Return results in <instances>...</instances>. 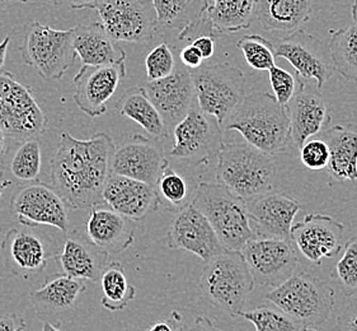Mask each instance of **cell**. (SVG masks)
Listing matches in <instances>:
<instances>
[{
	"instance_id": "4dcf8cb0",
	"label": "cell",
	"mask_w": 357,
	"mask_h": 331,
	"mask_svg": "<svg viewBox=\"0 0 357 331\" xmlns=\"http://www.w3.org/2000/svg\"><path fill=\"white\" fill-rule=\"evenodd\" d=\"M86 290L83 281L59 275L46 281L41 288L31 292L29 298L40 316H56L73 310L80 295Z\"/></svg>"
},
{
	"instance_id": "ffe728a7",
	"label": "cell",
	"mask_w": 357,
	"mask_h": 331,
	"mask_svg": "<svg viewBox=\"0 0 357 331\" xmlns=\"http://www.w3.org/2000/svg\"><path fill=\"white\" fill-rule=\"evenodd\" d=\"M144 89L160 112L167 128H174L195 106L196 91L187 68H177L165 80L148 82Z\"/></svg>"
},
{
	"instance_id": "7a4b0ae2",
	"label": "cell",
	"mask_w": 357,
	"mask_h": 331,
	"mask_svg": "<svg viewBox=\"0 0 357 331\" xmlns=\"http://www.w3.org/2000/svg\"><path fill=\"white\" fill-rule=\"evenodd\" d=\"M220 128L241 133L248 145L271 157L287 151L293 143L287 110L267 92L245 94Z\"/></svg>"
},
{
	"instance_id": "5b68a950",
	"label": "cell",
	"mask_w": 357,
	"mask_h": 331,
	"mask_svg": "<svg viewBox=\"0 0 357 331\" xmlns=\"http://www.w3.org/2000/svg\"><path fill=\"white\" fill-rule=\"evenodd\" d=\"M255 278L241 251H224L207 261L199 288L215 307L236 318L255 288Z\"/></svg>"
},
{
	"instance_id": "6da1fadb",
	"label": "cell",
	"mask_w": 357,
	"mask_h": 331,
	"mask_svg": "<svg viewBox=\"0 0 357 331\" xmlns=\"http://www.w3.org/2000/svg\"><path fill=\"white\" fill-rule=\"evenodd\" d=\"M114 139L107 133H96L80 140L65 131L51 159L52 187L69 208L88 210L103 203V191L112 175Z\"/></svg>"
},
{
	"instance_id": "f35d334b",
	"label": "cell",
	"mask_w": 357,
	"mask_h": 331,
	"mask_svg": "<svg viewBox=\"0 0 357 331\" xmlns=\"http://www.w3.org/2000/svg\"><path fill=\"white\" fill-rule=\"evenodd\" d=\"M338 286L347 297L357 295V237L349 240L335 267Z\"/></svg>"
},
{
	"instance_id": "ac0fdd59",
	"label": "cell",
	"mask_w": 357,
	"mask_h": 331,
	"mask_svg": "<svg viewBox=\"0 0 357 331\" xmlns=\"http://www.w3.org/2000/svg\"><path fill=\"white\" fill-rule=\"evenodd\" d=\"M344 226L332 216L307 214L293 226L291 242L310 263L319 265L341 251Z\"/></svg>"
},
{
	"instance_id": "816d5d0a",
	"label": "cell",
	"mask_w": 357,
	"mask_h": 331,
	"mask_svg": "<svg viewBox=\"0 0 357 331\" xmlns=\"http://www.w3.org/2000/svg\"><path fill=\"white\" fill-rule=\"evenodd\" d=\"M7 134L0 128V156L7 149Z\"/></svg>"
},
{
	"instance_id": "277c9868",
	"label": "cell",
	"mask_w": 357,
	"mask_h": 331,
	"mask_svg": "<svg viewBox=\"0 0 357 331\" xmlns=\"http://www.w3.org/2000/svg\"><path fill=\"white\" fill-rule=\"evenodd\" d=\"M275 172L271 156L248 143L224 145L218 154V184L245 202L271 193Z\"/></svg>"
},
{
	"instance_id": "4316f807",
	"label": "cell",
	"mask_w": 357,
	"mask_h": 331,
	"mask_svg": "<svg viewBox=\"0 0 357 331\" xmlns=\"http://www.w3.org/2000/svg\"><path fill=\"white\" fill-rule=\"evenodd\" d=\"M72 29L74 50L83 65L98 66L112 64L126 57L121 47L116 49L114 40L108 35L102 22L77 24Z\"/></svg>"
},
{
	"instance_id": "83f0119b",
	"label": "cell",
	"mask_w": 357,
	"mask_h": 331,
	"mask_svg": "<svg viewBox=\"0 0 357 331\" xmlns=\"http://www.w3.org/2000/svg\"><path fill=\"white\" fill-rule=\"evenodd\" d=\"M313 0H258L256 18L262 29L294 34L310 20Z\"/></svg>"
},
{
	"instance_id": "f546056e",
	"label": "cell",
	"mask_w": 357,
	"mask_h": 331,
	"mask_svg": "<svg viewBox=\"0 0 357 331\" xmlns=\"http://www.w3.org/2000/svg\"><path fill=\"white\" fill-rule=\"evenodd\" d=\"M158 26L178 34L179 41L192 36L204 23L207 0H153Z\"/></svg>"
},
{
	"instance_id": "836d02e7",
	"label": "cell",
	"mask_w": 357,
	"mask_h": 331,
	"mask_svg": "<svg viewBox=\"0 0 357 331\" xmlns=\"http://www.w3.org/2000/svg\"><path fill=\"white\" fill-rule=\"evenodd\" d=\"M102 297L100 303L108 311L125 310L136 295V289L131 286L120 263L111 261L100 277Z\"/></svg>"
},
{
	"instance_id": "ba28073f",
	"label": "cell",
	"mask_w": 357,
	"mask_h": 331,
	"mask_svg": "<svg viewBox=\"0 0 357 331\" xmlns=\"http://www.w3.org/2000/svg\"><path fill=\"white\" fill-rule=\"evenodd\" d=\"M190 73L199 108L202 112L216 119L222 126L245 97L243 72L229 63H215L202 64Z\"/></svg>"
},
{
	"instance_id": "6f0895ef",
	"label": "cell",
	"mask_w": 357,
	"mask_h": 331,
	"mask_svg": "<svg viewBox=\"0 0 357 331\" xmlns=\"http://www.w3.org/2000/svg\"><path fill=\"white\" fill-rule=\"evenodd\" d=\"M303 331H317V330H314V329H310V328H305V329H304V330Z\"/></svg>"
},
{
	"instance_id": "e575fe53",
	"label": "cell",
	"mask_w": 357,
	"mask_h": 331,
	"mask_svg": "<svg viewBox=\"0 0 357 331\" xmlns=\"http://www.w3.org/2000/svg\"><path fill=\"white\" fill-rule=\"evenodd\" d=\"M43 156L40 139L23 140L17 145L8 165L10 176L18 182H35L41 173Z\"/></svg>"
},
{
	"instance_id": "7c38bea8",
	"label": "cell",
	"mask_w": 357,
	"mask_h": 331,
	"mask_svg": "<svg viewBox=\"0 0 357 331\" xmlns=\"http://www.w3.org/2000/svg\"><path fill=\"white\" fill-rule=\"evenodd\" d=\"M10 209L24 227L51 226L65 233L70 230L66 203L54 187L43 182L21 187L10 200Z\"/></svg>"
},
{
	"instance_id": "ab89813d",
	"label": "cell",
	"mask_w": 357,
	"mask_h": 331,
	"mask_svg": "<svg viewBox=\"0 0 357 331\" xmlns=\"http://www.w3.org/2000/svg\"><path fill=\"white\" fill-rule=\"evenodd\" d=\"M145 68L148 82L165 80L177 69L174 55L168 43H160L146 55Z\"/></svg>"
},
{
	"instance_id": "bcb514c9",
	"label": "cell",
	"mask_w": 357,
	"mask_h": 331,
	"mask_svg": "<svg viewBox=\"0 0 357 331\" xmlns=\"http://www.w3.org/2000/svg\"><path fill=\"white\" fill-rule=\"evenodd\" d=\"M183 326V317L177 311H173L168 318L153 325L148 331H182Z\"/></svg>"
},
{
	"instance_id": "603a6c76",
	"label": "cell",
	"mask_w": 357,
	"mask_h": 331,
	"mask_svg": "<svg viewBox=\"0 0 357 331\" xmlns=\"http://www.w3.org/2000/svg\"><path fill=\"white\" fill-rule=\"evenodd\" d=\"M0 250L8 270L24 277L43 272L52 256L41 233L18 228L8 230Z\"/></svg>"
},
{
	"instance_id": "c3c4849f",
	"label": "cell",
	"mask_w": 357,
	"mask_h": 331,
	"mask_svg": "<svg viewBox=\"0 0 357 331\" xmlns=\"http://www.w3.org/2000/svg\"><path fill=\"white\" fill-rule=\"evenodd\" d=\"M182 331H222L215 326L214 323L207 317H196L192 324L183 326Z\"/></svg>"
},
{
	"instance_id": "d4e9b609",
	"label": "cell",
	"mask_w": 357,
	"mask_h": 331,
	"mask_svg": "<svg viewBox=\"0 0 357 331\" xmlns=\"http://www.w3.org/2000/svg\"><path fill=\"white\" fill-rule=\"evenodd\" d=\"M137 221L122 216L112 209H91L86 236L103 251L117 255L134 244Z\"/></svg>"
},
{
	"instance_id": "f6af8a7d",
	"label": "cell",
	"mask_w": 357,
	"mask_h": 331,
	"mask_svg": "<svg viewBox=\"0 0 357 331\" xmlns=\"http://www.w3.org/2000/svg\"><path fill=\"white\" fill-rule=\"evenodd\" d=\"M215 43H216V37L211 34L200 35V36L191 38V45L200 51L204 60H207L214 55Z\"/></svg>"
},
{
	"instance_id": "b9f144b4",
	"label": "cell",
	"mask_w": 357,
	"mask_h": 331,
	"mask_svg": "<svg viewBox=\"0 0 357 331\" xmlns=\"http://www.w3.org/2000/svg\"><path fill=\"white\" fill-rule=\"evenodd\" d=\"M329 159L331 153L328 145L321 138L307 140L301 148V161L309 170L319 171L327 168Z\"/></svg>"
},
{
	"instance_id": "1f68e13d",
	"label": "cell",
	"mask_w": 357,
	"mask_h": 331,
	"mask_svg": "<svg viewBox=\"0 0 357 331\" xmlns=\"http://www.w3.org/2000/svg\"><path fill=\"white\" fill-rule=\"evenodd\" d=\"M116 110L121 115L139 124L151 138L168 137V128L157 108L145 92L144 87L130 88L116 102Z\"/></svg>"
},
{
	"instance_id": "2e32d148",
	"label": "cell",
	"mask_w": 357,
	"mask_h": 331,
	"mask_svg": "<svg viewBox=\"0 0 357 331\" xmlns=\"http://www.w3.org/2000/svg\"><path fill=\"white\" fill-rule=\"evenodd\" d=\"M167 245L172 250L191 252L205 263L227 251L210 222L191 203L174 213L167 233Z\"/></svg>"
},
{
	"instance_id": "8d00e7d4",
	"label": "cell",
	"mask_w": 357,
	"mask_h": 331,
	"mask_svg": "<svg viewBox=\"0 0 357 331\" xmlns=\"http://www.w3.org/2000/svg\"><path fill=\"white\" fill-rule=\"evenodd\" d=\"M158 194L160 198V202L165 203L172 210H179L186 207L190 199V187L186 179L176 172L171 166L165 167L162 176L158 180Z\"/></svg>"
},
{
	"instance_id": "9c48e42d",
	"label": "cell",
	"mask_w": 357,
	"mask_h": 331,
	"mask_svg": "<svg viewBox=\"0 0 357 331\" xmlns=\"http://www.w3.org/2000/svg\"><path fill=\"white\" fill-rule=\"evenodd\" d=\"M0 128L20 142L41 137L47 129V117L29 87L8 72L0 74Z\"/></svg>"
},
{
	"instance_id": "74e56055",
	"label": "cell",
	"mask_w": 357,
	"mask_h": 331,
	"mask_svg": "<svg viewBox=\"0 0 357 331\" xmlns=\"http://www.w3.org/2000/svg\"><path fill=\"white\" fill-rule=\"evenodd\" d=\"M236 47L243 52L244 59L250 68L256 71L270 72L276 66V55L272 45L267 38L259 35H248L238 40Z\"/></svg>"
},
{
	"instance_id": "d590c367",
	"label": "cell",
	"mask_w": 357,
	"mask_h": 331,
	"mask_svg": "<svg viewBox=\"0 0 357 331\" xmlns=\"http://www.w3.org/2000/svg\"><path fill=\"white\" fill-rule=\"evenodd\" d=\"M239 316L255 325L256 331H303L307 328L284 311L268 306H261L250 312L243 311Z\"/></svg>"
},
{
	"instance_id": "db71d44e",
	"label": "cell",
	"mask_w": 357,
	"mask_h": 331,
	"mask_svg": "<svg viewBox=\"0 0 357 331\" xmlns=\"http://www.w3.org/2000/svg\"><path fill=\"white\" fill-rule=\"evenodd\" d=\"M351 15H352L354 23L357 24V0H354V3H352V7H351Z\"/></svg>"
},
{
	"instance_id": "680465c9",
	"label": "cell",
	"mask_w": 357,
	"mask_h": 331,
	"mask_svg": "<svg viewBox=\"0 0 357 331\" xmlns=\"http://www.w3.org/2000/svg\"><path fill=\"white\" fill-rule=\"evenodd\" d=\"M3 1H4V0H0V7H1V4H3Z\"/></svg>"
},
{
	"instance_id": "5bb4252c",
	"label": "cell",
	"mask_w": 357,
	"mask_h": 331,
	"mask_svg": "<svg viewBox=\"0 0 357 331\" xmlns=\"http://www.w3.org/2000/svg\"><path fill=\"white\" fill-rule=\"evenodd\" d=\"M273 50L276 58L285 59L291 64L296 75L314 80L318 88L324 86L336 71L328 47L326 49L318 37L301 29L273 45Z\"/></svg>"
},
{
	"instance_id": "7402d4cb",
	"label": "cell",
	"mask_w": 357,
	"mask_h": 331,
	"mask_svg": "<svg viewBox=\"0 0 357 331\" xmlns=\"http://www.w3.org/2000/svg\"><path fill=\"white\" fill-rule=\"evenodd\" d=\"M103 203L134 221H142L162 205L155 187L119 175L109 176L103 191Z\"/></svg>"
},
{
	"instance_id": "7dc6e473",
	"label": "cell",
	"mask_w": 357,
	"mask_h": 331,
	"mask_svg": "<svg viewBox=\"0 0 357 331\" xmlns=\"http://www.w3.org/2000/svg\"><path fill=\"white\" fill-rule=\"evenodd\" d=\"M0 331H26V324L15 314L0 315Z\"/></svg>"
},
{
	"instance_id": "44dd1931",
	"label": "cell",
	"mask_w": 357,
	"mask_h": 331,
	"mask_svg": "<svg viewBox=\"0 0 357 331\" xmlns=\"http://www.w3.org/2000/svg\"><path fill=\"white\" fill-rule=\"evenodd\" d=\"M286 110L291 142L295 147L301 148L309 138L319 135L329 128L331 112L323 94L307 88L301 78L298 91Z\"/></svg>"
},
{
	"instance_id": "d6a6232c",
	"label": "cell",
	"mask_w": 357,
	"mask_h": 331,
	"mask_svg": "<svg viewBox=\"0 0 357 331\" xmlns=\"http://www.w3.org/2000/svg\"><path fill=\"white\" fill-rule=\"evenodd\" d=\"M328 49L337 72L347 80H357V24L329 31Z\"/></svg>"
},
{
	"instance_id": "f907efd6",
	"label": "cell",
	"mask_w": 357,
	"mask_h": 331,
	"mask_svg": "<svg viewBox=\"0 0 357 331\" xmlns=\"http://www.w3.org/2000/svg\"><path fill=\"white\" fill-rule=\"evenodd\" d=\"M10 43V36H7L1 43H0V71L6 64V59H7V51Z\"/></svg>"
},
{
	"instance_id": "d6986e66",
	"label": "cell",
	"mask_w": 357,
	"mask_h": 331,
	"mask_svg": "<svg viewBox=\"0 0 357 331\" xmlns=\"http://www.w3.org/2000/svg\"><path fill=\"white\" fill-rule=\"evenodd\" d=\"M250 223L257 238L291 241V230L301 204L289 195L267 193L247 200Z\"/></svg>"
},
{
	"instance_id": "9f6ffc18",
	"label": "cell",
	"mask_w": 357,
	"mask_h": 331,
	"mask_svg": "<svg viewBox=\"0 0 357 331\" xmlns=\"http://www.w3.org/2000/svg\"><path fill=\"white\" fill-rule=\"evenodd\" d=\"M4 1H21V3H27V1H31V0H4Z\"/></svg>"
},
{
	"instance_id": "3957f363",
	"label": "cell",
	"mask_w": 357,
	"mask_h": 331,
	"mask_svg": "<svg viewBox=\"0 0 357 331\" xmlns=\"http://www.w3.org/2000/svg\"><path fill=\"white\" fill-rule=\"evenodd\" d=\"M191 204L210 222L225 250L242 251L256 237L247 202L220 184L201 182Z\"/></svg>"
},
{
	"instance_id": "681fc988",
	"label": "cell",
	"mask_w": 357,
	"mask_h": 331,
	"mask_svg": "<svg viewBox=\"0 0 357 331\" xmlns=\"http://www.w3.org/2000/svg\"><path fill=\"white\" fill-rule=\"evenodd\" d=\"M56 7H68L72 9L96 8L100 0H50Z\"/></svg>"
},
{
	"instance_id": "8992f818",
	"label": "cell",
	"mask_w": 357,
	"mask_h": 331,
	"mask_svg": "<svg viewBox=\"0 0 357 331\" xmlns=\"http://www.w3.org/2000/svg\"><path fill=\"white\" fill-rule=\"evenodd\" d=\"M266 300L309 328L328 320L335 307V290L326 281L309 274L295 273L270 290Z\"/></svg>"
},
{
	"instance_id": "60d3db41",
	"label": "cell",
	"mask_w": 357,
	"mask_h": 331,
	"mask_svg": "<svg viewBox=\"0 0 357 331\" xmlns=\"http://www.w3.org/2000/svg\"><path fill=\"white\" fill-rule=\"evenodd\" d=\"M268 78L271 83L273 96L276 97V100L281 106L286 108L298 91L299 75H294L291 73L276 65L268 72Z\"/></svg>"
},
{
	"instance_id": "8fae6325",
	"label": "cell",
	"mask_w": 357,
	"mask_h": 331,
	"mask_svg": "<svg viewBox=\"0 0 357 331\" xmlns=\"http://www.w3.org/2000/svg\"><path fill=\"white\" fill-rule=\"evenodd\" d=\"M255 281L276 288L295 274L296 250L291 241L280 238L255 237L242 249Z\"/></svg>"
},
{
	"instance_id": "cb8c5ba5",
	"label": "cell",
	"mask_w": 357,
	"mask_h": 331,
	"mask_svg": "<svg viewBox=\"0 0 357 331\" xmlns=\"http://www.w3.org/2000/svg\"><path fill=\"white\" fill-rule=\"evenodd\" d=\"M109 253L94 245L88 236L72 230L65 240L57 264L63 275L78 281H100L109 264Z\"/></svg>"
},
{
	"instance_id": "f1b7e54d",
	"label": "cell",
	"mask_w": 357,
	"mask_h": 331,
	"mask_svg": "<svg viewBox=\"0 0 357 331\" xmlns=\"http://www.w3.org/2000/svg\"><path fill=\"white\" fill-rule=\"evenodd\" d=\"M258 0H207L204 23L216 38L250 29Z\"/></svg>"
},
{
	"instance_id": "30bf717a",
	"label": "cell",
	"mask_w": 357,
	"mask_h": 331,
	"mask_svg": "<svg viewBox=\"0 0 357 331\" xmlns=\"http://www.w3.org/2000/svg\"><path fill=\"white\" fill-rule=\"evenodd\" d=\"M94 9L114 43H149L154 38L158 18L153 0H100Z\"/></svg>"
},
{
	"instance_id": "11a10c76",
	"label": "cell",
	"mask_w": 357,
	"mask_h": 331,
	"mask_svg": "<svg viewBox=\"0 0 357 331\" xmlns=\"http://www.w3.org/2000/svg\"><path fill=\"white\" fill-rule=\"evenodd\" d=\"M43 331H61L56 326H54V325L50 324V323H47V321H45L43 325Z\"/></svg>"
},
{
	"instance_id": "e0dca14e",
	"label": "cell",
	"mask_w": 357,
	"mask_h": 331,
	"mask_svg": "<svg viewBox=\"0 0 357 331\" xmlns=\"http://www.w3.org/2000/svg\"><path fill=\"white\" fill-rule=\"evenodd\" d=\"M195 105L186 117L174 126V145L169 152L172 159H207L218 157L222 148V128L215 119Z\"/></svg>"
},
{
	"instance_id": "4fadbf2b",
	"label": "cell",
	"mask_w": 357,
	"mask_h": 331,
	"mask_svg": "<svg viewBox=\"0 0 357 331\" xmlns=\"http://www.w3.org/2000/svg\"><path fill=\"white\" fill-rule=\"evenodd\" d=\"M126 75V57L112 64L83 65L74 77V102L86 115L98 117L107 111L120 82Z\"/></svg>"
},
{
	"instance_id": "52a82bcc",
	"label": "cell",
	"mask_w": 357,
	"mask_h": 331,
	"mask_svg": "<svg viewBox=\"0 0 357 331\" xmlns=\"http://www.w3.org/2000/svg\"><path fill=\"white\" fill-rule=\"evenodd\" d=\"M22 59L45 80L63 78L75 64L73 29H55L40 22H32L23 29Z\"/></svg>"
},
{
	"instance_id": "f5cc1de1",
	"label": "cell",
	"mask_w": 357,
	"mask_h": 331,
	"mask_svg": "<svg viewBox=\"0 0 357 331\" xmlns=\"http://www.w3.org/2000/svg\"><path fill=\"white\" fill-rule=\"evenodd\" d=\"M10 185H12V181L8 180V179L0 180V198H1V195L4 193V190H6L7 187L10 186Z\"/></svg>"
},
{
	"instance_id": "484cf974",
	"label": "cell",
	"mask_w": 357,
	"mask_h": 331,
	"mask_svg": "<svg viewBox=\"0 0 357 331\" xmlns=\"http://www.w3.org/2000/svg\"><path fill=\"white\" fill-rule=\"evenodd\" d=\"M318 138L328 145V185H341L357 181V124L335 125L321 133Z\"/></svg>"
},
{
	"instance_id": "7bdbcfd3",
	"label": "cell",
	"mask_w": 357,
	"mask_h": 331,
	"mask_svg": "<svg viewBox=\"0 0 357 331\" xmlns=\"http://www.w3.org/2000/svg\"><path fill=\"white\" fill-rule=\"evenodd\" d=\"M335 331H357V298L351 301L337 317Z\"/></svg>"
},
{
	"instance_id": "9a60e30c",
	"label": "cell",
	"mask_w": 357,
	"mask_h": 331,
	"mask_svg": "<svg viewBox=\"0 0 357 331\" xmlns=\"http://www.w3.org/2000/svg\"><path fill=\"white\" fill-rule=\"evenodd\" d=\"M169 165L155 138L135 134L116 148L112 159V175L142 181L157 186L165 167Z\"/></svg>"
},
{
	"instance_id": "ee69618b",
	"label": "cell",
	"mask_w": 357,
	"mask_h": 331,
	"mask_svg": "<svg viewBox=\"0 0 357 331\" xmlns=\"http://www.w3.org/2000/svg\"><path fill=\"white\" fill-rule=\"evenodd\" d=\"M179 59H181L182 64L185 65L190 71L199 69L201 65L204 64V58H202L200 51L197 50L191 43L181 50Z\"/></svg>"
}]
</instances>
